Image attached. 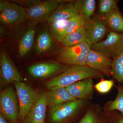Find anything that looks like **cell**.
Masks as SVG:
<instances>
[{
  "label": "cell",
  "instance_id": "cell-1",
  "mask_svg": "<svg viewBox=\"0 0 123 123\" xmlns=\"http://www.w3.org/2000/svg\"><path fill=\"white\" fill-rule=\"evenodd\" d=\"M103 74L86 65H72L49 80L46 86L48 90L55 87H66L83 79L101 78Z\"/></svg>",
  "mask_w": 123,
  "mask_h": 123
},
{
  "label": "cell",
  "instance_id": "cell-2",
  "mask_svg": "<svg viewBox=\"0 0 123 123\" xmlns=\"http://www.w3.org/2000/svg\"><path fill=\"white\" fill-rule=\"evenodd\" d=\"M23 2L26 6V19L35 23L47 21L59 4V1L56 0Z\"/></svg>",
  "mask_w": 123,
  "mask_h": 123
},
{
  "label": "cell",
  "instance_id": "cell-3",
  "mask_svg": "<svg viewBox=\"0 0 123 123\" xmlns=\"http://www.w3.org/2000/svg\"><path fill=\"white\" fill-rule=\"evenodd\" d=\"M91 46L86 43L69 47H64L57 55V61L64 64L86 65L87 56Z\"/></svg>",
  "mask_w": 123,
  "mask_h": 123
},
{
  "label": "cell",
  "instance_id": "cell-4",
  "mask_svg": "<svg viewBox=\"0 0 123 123\" xmlns=\"http://www.w3.org/2000/svg\"><path fill=\"white\" fill-rule=\"evenodd\" d=\"M0 113L10 123H18L20 107L16 92L9 86L0 93Z\"/></svg>",
  "mask_w": 123,
  "mask_h": 123
},
{
  "label": "cell",
  "instance_id": "cell-5",
  "mask_svg": "<svg viewBox=\"0 0 123 123\" xmlns=\"http://www.w3.org/2000/svg\"><path fill=\"white\" fill-rule=\"evenodd\" d=\"M13 84L19 102V119L23 121L37 101L38 94L22 82H14Z\"/></svg>",
  "mask_w": 123,
  "mask_h": 123
},
{
  "label": "cell",
  "instance_id": "cell-6",
  "mask_svg": "<svg viewBox=\"0 0 123 123\" xmlns=\"http://www.w3.org/2000/svg\"><path fill=\"white\" fill-rule=\"evenodd\" d=\"M91 49L113 59L123 50V33L111 31L105 39L92 45Z\"/></svg>",
  "mask_w": 123,
  "mask_h": 123
},
{
  "label": "cell",
  "instance_id": "cell-7",
  "mask_svg": "<svg viewBox=\"0 0 123 123\" xmlns=\"http://www.w3.org/2000/svg\"><path fill=\"white\" fill-rule=\"evenodd\" d=\"M0 80L1 86L23 80L4 47L1 49L0 54Z\"/></svg>",
  "mask_w": 123,
  "mask_h": 123
},
{
  "label": "cell",
  "instance_id": "cell-8",
  "mask_svg": "<svg viewBox=\"0 0 123 123\" xmlns=\"http://www.w3.org/2000/svg\"><path fill=\"white\" fill-rule=\"evenodd\" d=\"M86 101L77 99L68 102L50 110V117L52 123H62L73 116L85 105Z\"/></svg>",
  "mask_w": 123,
  "mask_h": 123
},
{
  "label": "cell",
  "instance_id": "cell-9",
  "mask_svg": "<svg viewBox=\"0 0 123 123\" xmlns=\"http://www.w3.org/2000/svg\"><path fill=\"white\" fill-rule=\"evenodd\" d=\"M26 19L25 8L15 3L4 1V6L0 14V22L6 25L21 23Z\"/></svg>",
  "mask_w": 123,
  "mask_h": 123
},
{
  "label": "cell",
  "instance_id": "cell-10",
  "mask_svg": "<svg viewBox=\"0 0 123 123\" xmlns=\"http://www.w3.org/2000/svg\"><path fill=\"white\" fill-rule=\"evenodd\" d=\"M112 62L111 57L91 49L86 61V65L103 74L111 76Z\"/></svg>",
  "mask_w": 123,
  "mask_h": 123
},
{
  "label": "cell",
  "instance_id": "cell-11",
  "mask_svg": "<svg viewBox=\"0 0 123 123\" xmlns=\"http://www.w3.org/2000/svg\"><path fill=\"white\" fill-rule=\"evenodd\" d=\"M48 106L47 92H42L38 94L37 101L23 123H45Z\"/></svg>",
  "mask_w": 123,
  "mask_h": 123
},
{
  "label": "cell",
  "instance_id": "cell-12",
  "mask_svg": "<svg viewBox=\"0 0 123 123\" xmlns=\"http://www.w3.org/2000/svg\"><path fill=\"white\" fill-rule=\"evenodd\" d=\"M85 27L86 34V43L90 46L101 42L107 32L105 24L96 19H86Z\"/></svg>",
  "mask_w": 123,
  "mask_h": 123
},
{
  "label": "cell",
  "instance_id": "cell-13",
  "mask_svg": "<svg viewBox=\"0 0 123 123\" xmlns=\"http://www.w3.org/2000/svg\"><path fill=\"white\" fill-rule=\"evenodd\" d=\"M58 63H43L33 65L29 67L28 70L31 76L36 78L48 77L67 68Z\"/></svg>",
  "mask_w": 123,
  "mask_h": 123
},
{
  "label": "cell",
  "instance_id": "cell-14",
  "mask_svg": "<svg viewBox=\"0 0 123 123\" xmlns=\"http://www.w3.org/2000/svg\"><path fill=\"white\" fill-rule=\"evenodd\" d=\"M65 88L69 94L75 98L85 100L92 94L93 78L83 79Z\"/></svg>",
  "mask_w": 123,
  "mask_h": 123
},
{
  "label": "cell",
  "instance_id": "cell-15",
  "mask_svg": "<svg viewBox=\"0 0 123 123\" xmlns=\"http://www.w3.org/2000/svg\"><path fill=\"white\" fill-rule=\"evenodd\" d=\"M48 106L50 109L68 102L76 101L65 87H58L49 90L47 92Z\"/></svg>",
  "mask_w": 123,
  "mask_h": 123
},
{
  "label": "cell",
  "instance_id": "cell-16",
  "mask_svg": "<svg viewBox=\"0 0 123 123\" xmlns=\"http://www.w3.org/2000/svg\"><path fill=\"white\" fill-rule=\"evenodd\" d=\"M57 8L47 21L48 23L58 20H69L79 13L73 1H59Z\"/></svg>",
  "mask_w": 123,
  "mask_h": 123
},
{
  "label": "cell",
  "instance_id": "cell-17",
  "mask_svg": "<svg viewBox=\"0 0 123 123\" xmlns=\"http://www.w3.org/2000/svg\"><path fill=\"white\" fill-rule=\"evenodd\" d=\"M35 27L31 26L22 38L18 46V55L20 57H24L31 49L35 35Z\"/></svg>",
  "mask_w": 123,
  "mask_h": 123
},
{
  "label": "cell",
  "instance_id": "cell-18",
  "mask_svg": "<svg viewBox=\"0 0 123 123\" xmlns=\"http://www.w3.org/2000/svg\"><path fill=\"white\" fill-rule=\"evenodd\" d=\"M108 26L115 32L123 33V18L117 8L104 15Z\"/></svg>",
  "mask_w": 123,
  "mask_h": 123
},
{
  "label": "cell",
  "instance_id": "cell-19",
  "mask_svg": "<svg viewBox=\"0 0 123 123\" xmlns=\"http://www.w3.org/2000/svg\"><path fill=\"white\" fill-rule=\"evenodd\" d=\"M86 42V28L85 27H83L66 36L61 42V43L64 47H69Z\"/></svg>",
  "mask_w": 123,
  "mask_h": 123
},
{
  "label": "cell",
  "instance_id": "cell-20",
  "mask_svg": "<svg viewBox=\"0 0 123 123\" xmlns=\"http://www.w3.org/2000/svg\"><path fill=\"white\" fill-rule=\"evenodd\" d=\"M68 20H58L48 23L52 35L58 42L61 43L65 37Z\"/></svg>",
  "mask_w": 123,
  "mask_h": 123
},
{
  "label": "cell",
  "instance_id": "cell-21",
  "mask_svg": "<svg viewBox=\"0 0 123 123\" xmlns=\"http://www.w3.org/2000/svg\"><path fill=\"white\" fill-rule=\"evenodd\" d=\"M73 2L79 13L84 15L86 20L90 18L94 13L96 7L95 0H77Z\"/></svg>",
  "mask_w": 123,
  "mask_h": 123
},
{
  "label": "cell",
  "instance_id": "cell-22",
  "mask_svg": "<svg viewBox=\"0 0 123 123\" xmlns=\"http://www.w3.org/2000/svg\"><path fill=\"white\" fill-rule=\"evenodd\" d=\"M52 45V39L50 34L47 31H43L38 36L36 44V51L39 55L43 54L49 50Z\"/></svg>",
  "mask_w": 123,
  "mask_h": 123
},
{
  "label": "cell",
  "instance_id": "cell-23",
  "mask_svg": "<svg viewBox=\"0 0 123 123\" xmlns=\"http://www.w3.org/2000/svg\"><path fill=\"white\" fill-rule=\"evenodd\" d=\"M111 76L123 85V50L113 58Z\"/></svg>",
  "mask_w": 123,
  "mask_h": 123
},
{
  "label": "cell",
  "instance_id": "cell-24",
  "mask_svg": "<svg viewBox=\"0 0 123 123\" xmlns=\"http://www.w3.org/2000/svg\"><path fill=\"white\" fill-rule=\"evenodd\" d=\"M86 20L84 15L79 13L69 19L67 24L65 37L81 27H85Z\"/></svg>",
  "mask_w": 123,
  "mask_h": 123
},
{
  "label": "cell",
  "instance_id": "cell-25",
  "mask_svg": "<svg viewBox=\"0 0 123 123\" xmlns=\"http://www.w3.org/2000/svg\"><path fill=\"white\" fill-rule=\"evenodd\" d=\"M118 94L116 99L108 108L109 111L117 110L123 115V86L120 85L117 88Z\"/></svg>",
  "mask_w": 123,
  "mask_h": 123
},
{
  "label": "cell",
  "instance_id": "cell-26",
  "mask_svg": "<svg viewBox=\"0 0 123 123\" xmlns=\"http://www.w3.org/2000/svg\"><path fill=\"white\" fill-rule=\"evenodd\" d=\"M117 8V2L115 0H101L99 1V11L105 15Z\"/></svg>",
  "mask_w": 123,
  "mask_h": 123
},
{
  "label": "cell",
  "instance_id": "cell-27",
  "mask_svg": "<svg viewBox=\"0 0 123 123\" xmlns=\"http://www.w3.org/2000/svg\"><path fill=\"white\" fill-rule=\"evenodd\" d=\"M114 84V81L111 80H105L98 83L94 87L98 92L101 93H105L111 90Z\"/></svg>",
  "mask_w": 123,
  "mask_h": 123
},
{
  "label": "cell",
  "instance_id": "cell-28",
  "mask_svg": "<svg viewBox=\"0 0 123 123\" xmlns=\"http://www.w3.org/2000/svg\"><path fill=\"white\" fill-rule=\"evenodd\" d=\"M78 123H97L96 117L93 111H87Z\"/></svg>",
  "mask_w": 123,
  "mask_h": 123
},
{
  "label": "cell",
  "instance_id": "cell-29",
  "mask_svg": "<svg viewBox=\"0 0 123 123\" xmlns=\"http://www.w3.org/2000/svg\"><path fill=\"white\" fill-rule=\"evenodd\" d=\"M2 114L0 113V123H9Z\"/></svg>",
  "mask_w": 123,
  "mask_h": 123
},
{
  "label": "cell",
  "instance_id": "cell-30",
  "mask_svg": "<svg viewBox=\"0 0 123 123\" xmlns=\"http://www.w3.org/2000/svg\"><path fill=\"white\" fill-rule=\"evenodd\" d=\"M5 33V30L4 28L2 26H0V37H2L4 36Z\"/></svg>",
  "mask_w": 123,
  "mask_h": 123
},
{
  "label": "cell",
  "instance_id": "cell-31",
  "mask_svg": "<svg viewBox=\"0 0 123 123\" xmlns=\"http://www.w3.org/2000/svg\"><path fill=\"white\" fill-rule=\"evenodd\" d=\"M118 123H123V119H121L119 120Z\"/></svg>",
  "mask_w": 123,
  "mask_h": 123
}]
</instances>
